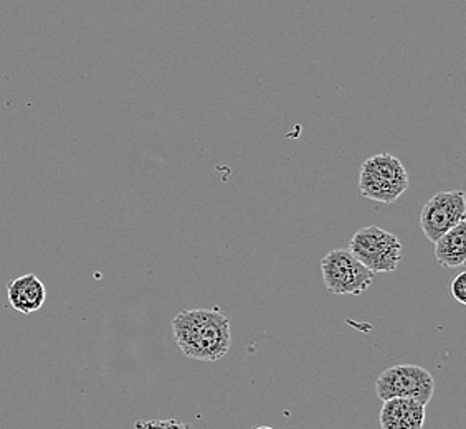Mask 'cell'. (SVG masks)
<instances>
[{
  "instance_id": "cell-12",
  "label": "cell",
  "mask_w": 466,
  "mask_h": 429,
  "mask_svg": "<svg viewBox=\"0 0 466 429\" xmlns=\"http://www.w3.org/2000/svg\"><path fill=\"white\" fill-rule=\"evenodd\" d=\"M253 429H275V428H271V426H257V428H253Z\"/></svg>"
},
{
  "instance_id": "cell-6",
  "label": "cell",
  "mask_w": 466,
  "mask_h": 429,
  "mask_svg": "<svg viewBox=\"0 0 466 429\" xmlns=\"http://www.w3.org/2000/svg\"><path fill=\"white\" fill-rule=\"evenodd\" d=\"M463 220H466L465 192H439L421 208L420 228L427 240L435 243Z\"/></svg>"
},
{
  "instance_id": "cell-2",
  "label": "cell",
  "mask_w": 466,
  "mask_h": 429,
  "mask_svg": "<svg viewBox=\"0 0 466 429\" xmlns=\"http://www.w3.org/2000/svg\"><path fill=\"white\" fill-rule=\"evenodd\" d=\"M407 187L409 174L392 154L372 155L360 167L359 192L362 197L390 205L404 195Z\"/></svg>"
},
{
  "instance_id": "cell-10",
  "label": "cell",
  "mask_w": 466,
  "mask_h": 429,
  "mask_svg": "<svg viewBox=\"0 0 466 429\" xmlns=\"http://www.w3.org/2000/svg\"><path fill=\"white\" fill-rule=\"evenodd\" d=\"M135 429H192V426L184 421L167 418V420L136 421Z\"/></svg>"
},
{
  "instance_id": "cell-8",
  "label": "cell",
  "mask_w": 466,
  "mask_h": 429,
  "mask_svg": "<svg viewBox=\"0 0 466 429\" xmlns=\"http://www.w3.org/2000/svg\"><path fill=\"white\" fill-rule=\"evenodd\" d=\"M7 297L14 311L20 314L36 313L46 304V289L35 274H24L7 284Z\"/></svg>"
},
{
  "instance_id": "cell-9",
  "label": "cell",
  "mask_w": 466,
  "mask_h": 429,
  "mask_svg": "<svg viewBox=\"0 0 466 429\" xmlns=\"http://www.w3.org/2000/svg\"><path fill=\"white\" fill-rule=\"evenodd\" d=\"M435 260L443 268H461L466 263V220L435 242Z\"/></svg>"
},
{
  "instance_id": "cell-5",
  "label": "cell",
  "mask_w": 466,
  "mask_h": 429,
  "mask_svg": "<svg viewBox=\"0 0 466 429\" xmlns=\"http://www.w3.org/2000/svg\"><path fill=\"white\" fill-rule=\"evenodd\" d=\"M376 394L382 402L409 398L427 406L435 394V380L427 368L412 364L394 365L377 378Z\"/></svg>"
},
{
  "instance_id": "cell-11",
  "label": "cell",
  "mask_w": 466,
  "mask_h": 429,
  "mask_svg": "<svg viewBox=\"0 0 466 429\" xmlns=\"http://www.w3.org/2000/svg\"><path fill=\"white\" fill-rule=\"evenodd\" d=\"M450 294L460 304H466V273H460L457 277L451 279Z\"/></svg>"
},
{
  "instance_id": "cell-7",
  "label": "cell",
  "mask_w": 466,
  "mask_h": 429,
  "mask_svg": "<svg viewBox=\"0 0 466 429\" xmlns=\"http://www.w3.org/2000/svg\"><path fill=\"white\" fill-rule=\"evenodd\" d=\"M427 406L409 398H392L382 404L379 423L382 429H423Z\"/></svg>"
},
{
  "instance_id": "cell-1",
  "label": "cell",
  "mask_w": 466,
  "mask_h": 429,
  "mask_svg": "<svg viewBox=\"0 0 466 429\" xmlns=\"http://www.w3.org/2000/svg\"><path fill=\"white\" fill-rule=\"evenodd\" d=\"M180 352L198 362H218L232 347L228 317L217 309H184L172 319Z\"/></svg>"
},
{
  "instance_id": "cell-4",
  "label": "cell",
  "mask_w": 466,
  "mask_h": 429,
  "mask_svg": "<svg viewBox=\"0 0 466 429\" xmlns=\"http://www.w3.org/2000/svg\"><path fill=\"white\" fill-rule=\"evenodd\" d=\"M324 287L336 295H360L374 281L370 273L348 248L332 250L321 261Z\"/></svg>"
},
{
  "instance_id": "cell-3",
  "label": "cell",
  "mask_w": 466,
  "mask_h": 429,
  "mask_svg": "<svg viewBox=\"0 0 466 429\" xmlns=\"http://www.w3.org/2000/svg\"><path fill=\"white\" fill-rule=\"evenodd\" d=\"M348 250L374 274L392 273L402 261V244L399 238L376 224L354 233Z\"/></svg>"
}]
</instances>
